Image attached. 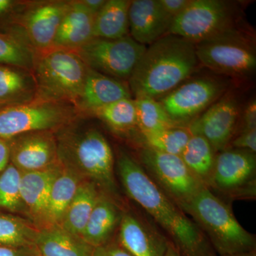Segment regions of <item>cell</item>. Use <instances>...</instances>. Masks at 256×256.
Segmentation results:
<instances>
[{"instance_id":"26","label":"cell","mask_w":256,"mask_h":256,"mask_svg":"<svg viewBox=\"0 0 256 256\" xmlns=\"http://www.w3.org/2000/svg\"><path fill=\"white\" fill-rule=\"evenodd\" d=\"M130 2L129 0H107L96 15L94 38L118 40L129 36L128 12Z\"/></svg>"},{"instance_id":"43","label":"cell","mask_w":256,"mask_h":256,"mask_svg":"<svg viewBox=\"0 0 256 256\" xmlns=\"http://www.w3.org/2000/svg\"><path fill=\"white\" fill-rule=\"evenodd\" d=\"M217 256H256V250H254V252H242V254H234V255Z\"/></svg>"},{"instance_id":"30","label":"cell","mask_w":256,"mask_h":256,"mask_svg":"<svg viewBox=\"0 0 256 256\" xmlns=\"http://www.w3.org/2000/svg\"><path fill=\"white\" fill-rule=\"evenodd\" d=\"M21 175V172L10 162L0 172V212L28 218L20 190Z\"/></svg>"},{"instance_id":"21","label":"cell","mask_w":256,"mask_h":256,"mask_svg":"<svg viewBox=\"0 0 256 256\" xmlns=\"http://www.w3.org/2000/svg\"><path fill=\"white\" fill-rule=\"evenodd\" d=\"M118 203L101 192L82 234V238L92 247L102 246L111 242L118 228L124 212Z\"/></svg>"},{"instance_id":"18","label":"cell","mask_w":256,"mask_h":256,"mask_svg":"<svg viewBox=\"0 0 256 256\" xmlns=\"http://www.w3.org/2000/svg\"><path fill=\"white\" fill-rule=\"evenodd\" d=\"M132 256H164L168 242L132 214L124 212L118 227V239Z\"/></svg>"},{"instance_id":"36","label":"cell","mask_w":256,"mask_h":256,"mask_svg":"<svg viewBox=\"0 0 256 256\" xmlns=\"http://www.w3.org/2000/svg\"><path fill=\"white\" fill-rule=\"evenodd\" d=\"M158 1L164 11L174 20V18L182 12L190 4L191 0H158Z\"/></svg>"},{"instance_id":"11","label":"cell","mask_w":256,"mask_h":256,"mask_svg":"<svg viewBox=\"0 0 256 256\" xmlns=\"http://www.w3.org/2000/svg\"><path fill=\"white\" fill-rule=\"evenodd\" d=\"M140 159L154 182L182 210L206 186L190 171L181 156L143 148Z\"/></svg>"},{"instance_id":"16","label":"cell","mask_w":256,"mask_h":256,"mask_svg":"<svg viewBox=\"0 0 256 256\" xmlns=\"http://www.w3.org/2000/svg\"><path fill=\"white\" fill-rule=\"evenodd\" d=\"M128 21L130 36L146 46L168 34L173 18L158 0H133L130 5Z\"/></svg>"},{"instance_id":"33","label":"cell","mask_w":256,"mask_h":256,"mask_svg":"<svg viewBox=\"0 0 256 256\" xmlns=\"http://www.w3.org/2000/svg\"><path fill=\"white\" fill-rule=\"evenodd\" d=\"M146 148L180 156L188 144L192 133L188 128L176 126L163 130L142 134Z\"/></svg>"},{"instance_id":"24","label":"cell","mask_w":256,"mask_h":256,"mask_svg":"<svg viewBox=\"0 0 256 256\" xmlns=\"http://www.w3.org/2000/svg\"><path fill=\"white\" fill-rule=\"evenodd\" d=\"M84 180L75 172L63 166L50 190L43 228L62 225L77 188Z\"/></svg>"},{"instance_id":"8","label":"cell","mask_w":256,"mask_h":256,"mask_svg":"<svg viewBox=\"0 0 256 256\" xmlns=\"http://www.w3.org/2000/svg\"><path fill=\"white\" fill-rule=\"evenodd\" d=\"M195 48L200 64L218 73L242 76L255 70L254 41L236 28L198 42Z\"/></svg>"},{"instance_id":"31","label":"cell","mask_w":256,"mask_h":256,"mask_svg":"<svg viewBox=\"0 0 256 256\" xmlns=\"http://www.w3.org/2000/svg\"><path fill=\"white\" fill-rule=\"evenodd\" d=\"M138 128L142 134L180 126L170 117L160 102L148 98H134Z\"/></svg>"},{"instance_id":"19","label":"cell","mask_w":256,"mask_h":256,"mask_svg":"<svg viewBox=\"0 0 256 256\" xmlns=\"http://www.w3.org/2000/svg\"><path fill=\"white\" fill-rule=\"evenodd\" d=\"M131 94L129 87L121 80L88 67L84 88L76 108L80 116L88 114L116 101L132 98Z\"/></svg>"},{"instance_id":"27","label":"cell","mask_w":256,"mask_h":256,"mask_svg":"<svg viewBox=\"0 0 256 256\" xmlns=\"http://www.w3.org/2000/svg\"><path fill=\"white\" fill-rule=\"evenodd\" d=\"M180 156L190 171L207 186L216 159L215 150L210 143L201 136L192 134Z\"/></svg>"},{"instance_id":"41","label":"cell","mask_w":256,"mask_h":256,"mask_svg":"<svg viewBox=\"0 0 256 256\" xmlns=\"http://www.w3.org/2000/svg\"><path fill=\"white\" fill-rule=\"evenodd\" d=\"M82 4L94 14H97L104 8L107 0H80Z\"/></svg>"},{"instance_id":"42","label":"cell","mask_w":256,"mask_h":256,"mask_svg":"<svg viewBox=\"0 0 256 256\" xmlns=\"http://www.w3.org/2000/svg\"><path fill=\"white\" fill-rule=\"evenodd\" d=\"M164 256H183L178 252V249L175 248L172 242H168V248Z\"/></svg>"},{"instance_id":"15","label":"cell","mask_w":256,"mask_h":256,"mask_svg":"<svg viewBox=\"0 0 256 256\" xmlns=\"http://www.w3.org/2000/svg\"><path fill=\"white\" fill-rule=\"evenodd\" d=\"M238 116L236 101L226 96L210 106L188 128L192 134L204 138L215 152L224 150L233 137Z\"/></svg>"},{"instance_id":"39","label":"cell","mask_w":256,"mask_h":256,"mask_svg":"<svg viewBox=\"0 0 256 256\" xmlns=\"http://www.w3.org/2000/svg\"><path fill=\"white\" fill-rule=\"evenodd\" d=\"M10 162L9 140L0 139V172L3 171Z\"/></svg>"},{"instance_id":"34","label":"cell","mask_w":256,"mask_h":256,"mask_svg":"<svg viewBox=\"0 0 256 256\" xmlns=\"http://www.w3.org/2000/svg\"><path fill=\"white\" fill-rule=\"evenodd\" d=\"M236 149L242 150L256 153V129L242 130V133L232 142Z\"/></svg>"},{"instance_id":"40","label":"cell","mask_w":256,"mask_h":256,"mask_svg":"<svg viewBox=\"0 0 256 256\" xmlns=\"http://www.w3.org/2000/svg\"><path fill=\"white\" fill-rule=\"evenodd\" d=\"M18 2L12 0H0V22L11 14Z\"/></svg>"},{"instance_id":"1","label":"cell","mask_w":256,"mask_h":256,"mask_svg":"<svg viewBox=\"0 0 256 256\" xmlns=\"http://www.w3.org/2000/svg\"><path fill=\"white\" fill-rule=\"evenodd\" d=\"M117 168L128 196L164 229L182 255L217 256L200 226L161 190L136 160L120 151Z\"/></svg>"},{"instance_id":"14","label":"cell","mask_w":256,"mask_h":256,"mask_svg":"<svg viewBox=\"0 0 256 256\" xmlns=\"http://www.w3.org/2000/svg\"><path fill=\"white\" fill-rule=\"evenodd\" d=\"M10 163L21 172L41 171L60 164L55 131H35L9 140Z\"/></svg>"},{"instance_id":"22","label":"cell","mask_w":256,"mask_h":256,"mask_svg":"<svg viewBox=\"0 0 256 256\" xmlns=\"http://www.w3.org/2000/svg\"><path fill=\"white\" fill-rule=\"evenodd\" d=\"M37 99L31 70L0 64V108L28 104Z\"/></svg>"},{"instance_id":"9","label":"cell","mask_w":256,"mask_h":256,"mask_svg":"<svg viewBox=\"0 0 256 256\" xmlns=\"http://www.w3.org/2000/svg\"><path fill=\"white\" fill-rule=\"evenodd\" d=\"M146 47L130 36L118 40L94 38L76 50L88 68L118 80H129Z\"/></svg>"},{"instance_id":"44","label":"cell","mask_w":256,"mask_h":256,"mask_svg":"<svg viewBox=\"0 0 256 256\" xmlns=\"http://www.w3.org/2000/svg\"><path fill=\"white\" fill-rule=\"evenodd\" d=\"M0 109H2L1 108H0Z\"/></svg>"},{"instance_id":"28","label":"cell","mask_w":256,"mask_h":256,"mask_svg":"<svg viewBox=\"0 0 256 256\" xmlns=\"http://www.w3.org/2000/svg\"><path fill=\"white\" fill-rule=\"evenodd\" d=\"M88 114L100 120L117 134H128L138 128L137 111L134 100L132 98L116 101Z\"/></svg>"},{"instance_id":"37","label":"cell","mask_w":256,"mask_h":256,"mask_svg":"<svg viewBox=\"0 0 256 256\" xmlns=\"http://www.w3.org/2000/svg\"><path fill=\"white\" fill-rule=\"evenodd\" d=\"M0 256H40L36 247H9L0 246Z\"/></svg>"},{"instance_id":"29","label":"cell","mask_w":256,"mask_h":256,"mask_svg":"<svg viewBox=\"0 0 256 256\" xmlns=\"http://www.w3.org/2000/svg\"><path fill=\"white\" fill-rule=\"evenodd\" d=\"M38 230L24 217L0 212V246H35Z\"/></svg>"},{"instance_id":"5","label":"cell","mask_w":256,"mask_h":256,"mask_svg":"<svg viewBox=\"0 0 256 256\" xmlns=\"http://www.w3.org/2000/svg\"><path fill=\"white\" fill-rule=\"evenodd\" d=\"M87 66L74 50L52 48L36 54L34 65L37 99L75 106L82 95Z\"/></svg>"},{"instance_id":"6","label":"cell","mask_w":256,"mask_h":256,"mask_svg":"<svg viewBox=\"0 0 256 256\" xmlns=\"http://www.w3.org/2000/svg\"><path fill=\"white\" fill-rule=\"evenodd\" d=\"M70 1L20 2L0 22L5 33L18 37L36 54L53 48L56 35Z\"/></svg>"},{"instance_id":"35","label":"cell","mask_w":256,"mask_h":256,"mask_svg":"<svg viewBox=\"0 0 256 256\" xmlns=\"http://www.w3.org/2000/svg\"><path fill=\"white\" fill-rule=\"evenodd\" d=\"M92 256H132L118 242H110L106 245L95 248Z\"/></svg>"},{"instance_id":"23","label":"cell","mask_w":256,"mask_h":256,"mask_svg":"<svg viewBox=\"0 0 256 256\" xmlns=\"http://www.w3.org/2000/svg\"><path fill=\"white\" fill-rule=\"evenodd\" d=\"M34 246L40 256H92L95 250L80 236L62 226L40 229Z\"/></svg>"},{"instance_id":"12","label":"cell","mask_w":256,"mask_h":256,"mask_svg":"<svg viewBox=\"0 0 256 256\" xmlns=\"http://www.w3.org/2000/svg\"><path fill=\"white\" fill-rule=\"evenodd\" d=\"M256 174V153L238 149L224 150L216 156L207 188L232 197H254Z\"/></svg>"},{"instance_id":"4","label":"cell","mask_w":256,"mask_h":256,"mask_svg":"<svg viewBox=\"0 0 256 256\" xmlns=\"http://www.w3.org/2000/svg\"><path fill=\"white\" fill-rule=\"evenodd\" d=\"M206 235L217 256L254 252L256 238L239 224L232 208L204 186L183 207Z\"/></svg>"},{"instance_id":"13","label":"cell","mask_w":256,"mask_h":256,"mask_svg":"<svg viewBox=\"0 0 256 256\" xmlns=\"http://www.w3.org/2000/svg\"><path fill=\"white\" fill-rule=\"evenodd\" d=\"M222 82L212 78H197L181 84L160 101L174 122L180 124L202 114L224 92Z\"/></svg>"},{"instance_id":"25","label":"cell","mask_w":256,"mask_h":256,"mask_svg":"<svg viewBox=\"0 0 256 256\" xmlns=\"http://www.w3.org/2000/svg\"><path fill=\"white\" fill-rule=\"evenodd\" d=\"M100 193V190L95 183L89 180L82 181L69 205L60 226L70 233L82 236V230Z\"/></svg>"},{"instance_id":"32","label":"cell","mask_w":256,"mask_h":256,"mask_svg":"<svg viewBox=\"0 0 256 256\" xmlns=\"http://www.w3.org/2000/svg\"><path fill=\"white\" fill-rule=\"evenodd\" d=\"M36 54L18 37L0 32V64L33 70Z\"/></svg>"},{"instance_id":"10","label":"cell","mask_w":256,"mask_h":256,"mask_svg":"<svg viewBox=\"0 0 256 256\" xmlns=\"http://www.w3.org/2000/svg\"><path fill=\"white\" fill-rule=\"evenodd\" d=\"M234 11L222 0H191L181 14L174 18L170 34L196 44L234 26Z\"/></svg>"},{"instance_id":"38","label":"cell","mask_w":256,"mask_h":256,"mask_svg":"<svg viewBox=\"0 0 256 256\" xmlns=\"http://www.w3.org/2000/svg\"><path fill=\"white\" fill-rule=\"evenodd\" d=\"M256 102L252 100L249 102L244 114V130L256 129Z\"/></svg>"},{"instance_id":"7","label":"cell","mask_w":256,"mask_h":256,"mask_svg":"<svg viewBox=\"0 0 256 256\" xmlns=\"http://www.w3.org/2000/svg\"><path fill=\"white\" fill-rule=\"evenodd\" d=\"M75 106L65 102L42 100L0 109V139L35 131L60 130L80 117Z\"/></svg>"},{"instance_id":"2","label":"cell","mask_w":256,"mask_h":256,"mask_svg":"<svg viewBox=\"0 0 256 256\" xmlns=\"http://www.w3.org/2000/svg\"><path fill=\"white\" fill-rule=\"evenodd\" d=\"M200 65L194 44L168 34L146 48L128 80L130 90L136 98L156 100L181 85Z\"/></svg>"},{"instance_id":"17","label":"cell","mask_w":256,"mask_h":256,"mask_svg":"<svg viewBox=\"0 0 256 256\" xmlns=\"http://www.w3.org/2000/svg\"><path fill=\"white\" fill-rule=\"evenodd\" d=\"M63 169L58 164L41 171L22 172L20 190L28 218L38 230L44 228L52 185Z\"/></svg>"},{"instance_id":"20","label":"cell","mask_w":256,"mask_h":256,"mask_svg":"<svg viewBox=\"0 0 256 256\" xmlns=\"http://www.w3.org/2000/svg\"><path fill=\"white\" fill-rule=\"evenodd\" d=\"M96 14L80 0L70 1L56 35L53 48L76 52L94 38Z\"/></svg>"},{"instance_id":"3","label":"cell","mask_w":256,"mask_h":256,"mask_svg":"<svg viewBox=\"0 0 256 256\" xmlns=\"http://www.w3.org/2000/svg\"><path fill=\"white\" fill-rule=\"evenodd\" d=\"M74 124L56 132L60 164L95 183L101 192L118 201L114 158L108 141L96 128L82 129Z\"/></svg>"}]
</instances>
